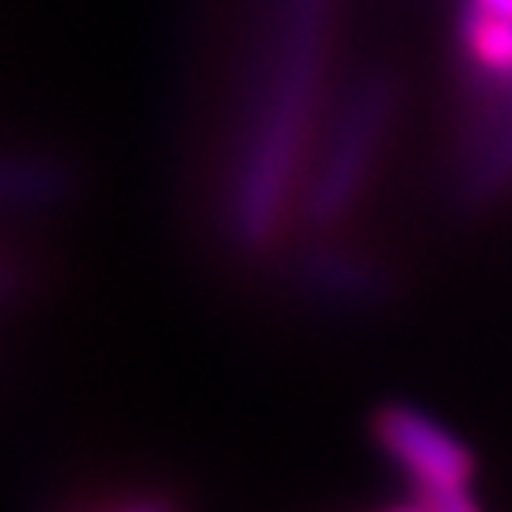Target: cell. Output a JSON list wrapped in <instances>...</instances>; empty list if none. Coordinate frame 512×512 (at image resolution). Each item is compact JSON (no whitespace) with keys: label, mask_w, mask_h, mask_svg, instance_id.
<instances>
[{"label":"cell","mask_w":512,"mask_h":512,"mask_svg":"<svg viewBox=\"0 0 512 512\" xmlns=\"http://www.w3.org/2000/svg\"><path fill=\"white\" fill-rule=\"evenodd\" d=\"M463 38L467 50L482 69L490 73H512V19L486 16V12H471L463 19Z\"/></svg>","instance_id":"cell-3"},{"label":"cell","mask_w":512,"mask_h":512,"mask_svg":"<svg viewBox=\"0 0 512 512\" xmlns=\"http://www.w3.org/2000/svg\"><path fill=\"white\" fill-rule=\"evenodd\" d=\"M387 118H391V99L384 88H361L342 107L327 141V152L319 156L308 194H304L308 217L315 224L338 220L357 202L368 167H372V156H376L380 137L387 129Z\"/></svg>","instance_id":"cell-1"},{"label":"cell","mask_w":512,"mask_h":512,"mask_svg":"<svg viewBox=\"0 0 512 512\" xmlns=\"http://www.w3.org/2000/svg\"><path fill=\"white\" fill-rule=\"evenodd\" d=\"M391 512H425L421 505H406V509H391Z\"/></svg>","instance_id":"cell-6"},{"label":"cell","mask_w":512,"mask_h":512,"mask_svg":"<svg viewBox=\"0 0 512 512\" xmlns=\"http://www.w3.org/2000/svg\"><path fill=\"white\" fill-rule=\"evenodd\" d=\"M376 437H380L387 456L414 478L418 494L471 486V471H475L471 452L440 421H433L414 406H384L376 414Z\"/></svg>","instance_id":"cell-2"},{"label":"cell","mask_w":512,"mask_h":512,"mask_svg":"<svg viewBox=\"0 0 512 512\" xmlns=\"http://www.w3.org/2000/svg\"><path fill=\"white\" fill-rule=\"evenodd\" d=\"M129 512H167V509H160V505H141V509H129Z\"/></svg>","instance_id":"cell-5"},{"label":"cell","mask_w":512,"mask_h":512,"mask_svg":"<svg viewBox=\"0 0 512 512\" xmlns=\"http://www.w3.org/2000/svg\"><path fill=\"white\" fill-rule=\"evenodd\" d=\"M512 179V110L509 118L497 126L490 145H482L475 167H471V186L475 194H494Z\"/></svg>","instance_id":"cell-4"}]
</instances>
